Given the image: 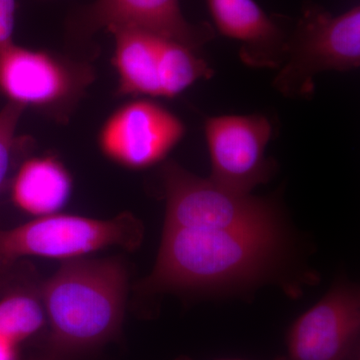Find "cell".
I'll use <instances>...</instances> for the list:
<instances>
[{
  "mask_svg": "<svg viewBox=\"0 0 360 360\" xmlns=\"http://www.w3.org/2000/svg\"><path fill=\"white\" fill-rule=\"evenodd\" d=\"M360 298L340 284L288 331V360H359Z\"/></svg>",
  "mask_w": 360,
  "mask_h": 360,
  "instance_id": "cell-10",
  "label": "cell"
},
{
  "mask_svg": "<svg viewBox=\"0 0 360 360\" xmlns=\"http://www.w3.org/2000/svg\"><path fill=\"white\" fill-rule=\"evenodd\" d=\"M46 319L41 300L30 293H13L0 300V335L20 345L41 330Z\"/></svg>",
  "mask_w": 360,
  "mask_h": 360,
  "instance_id": "cell-15",
  "label": "cell"
},
{
  "mask_svg": "<svg viewBox=\"0 0 360 360\" xmlns=\"http://www.w3.org/2000/svg\"><path fill=\"white\" fill-rule=\"evenodd\" d=\"M143 238V226L129 212L110 219L52 214L0 231V269L21 257L70 260L120 246L132 250Z\"/></svg>",
  "mask_w": 360,
  "mask_h": 360,
  "instance_id": "cell-4",
  "label": "cell"
},
{
  "mask_svg": "<svg viewBox=\"0 0 360 360\" xmlns=\"http://www.w3.org/2000/svg\"><path fill=\"white\" fill-rule=\"evenodd\" d=\"M215 27L240 42L239 58L255 68L279 70L291 30L283 16L269 15L255 0H206Z\"/></svg>",
  "mask_w": 360,
  "mask_h": 360,
  "instance_id": "cell-11",
  "label": "cell"
},
{
  "mask_svg": "<svg viewBox=\"0 0 360 360\" xmlns=\"http://www.w3.org/2000/svg\"><path fill=\"white\" fill-rule=\"evenodd\" d=\"M18 0H0V49L13 44Z\"/></svg>",
  "mask_w": 360,
  "mask_h": 360,
  "instance_id": "cell-17",
  "label": "cell"
},
{
  "mask_svg": "<svg viewBox=\"0 0 360 360\" xmlns=\"http://www.w3.org/2000/svg\"><path fill=\"white\" fill-rule=\"evenodd\" d=\"M196 49L162 37L160 46V97L174 98L200 79L212 77L213 70Z\"/></svg>",
  "mask_w": 360,
  "mask_h": 360,
  "instance_id": "cell-14",
  "label": "cell"
},
{
  "mask_svg": "<svg viewBox=\"0 0 360 360\" xmlns=\"http://www.w3.org/2000/svg\"><path fill=\"white\" fill-rule=\"evenodd\" d=\"M167 227L207 231L278 229L276 212L267 201L234 193L201 179L175 162L161 169Z\"/></svg>",
  "mask_w": 360,
  "mask_h": 360,
  "instance_id": "cell-6",
  "label": "cell"
},
{
  "mask_svg": "<svg viewBox=\"0 0 360 360\" xmlns=\"http://www.w3.org/2000/svg\"><path fill=\"white\" fill-rule=\"evenodd\" d=\"M127 283L120 259L65 260L40 291L52 354L78 356L115 340L122 330Z\"/></svg>",
  "mask_w": 360,
  "mask_h": 360,
  "instance_id": "cell-1",
  "label": "cell"
},
{
  "mask_svg": "<svg viewBox=\"0 0 360 360\" xmlns=\"http://www.w3.org/2000/svg\"><path fill=\"white\" fill-rule=\"evenodd\" d=\"M360 65V6L335 15L316 4H307L291 28L288 54L274 77L283 96L309 99L314 78L326 71H349Z\"/></svg>",
  "mask_w": 360,
  "mask_h": 360,
  "instance_id": "cell-3",
  "label": "cell"
},
{
  "mask_svg": "<svg viewBox=\"0 0 360 360\" xmlns=\"http://www.w3.org/2000/svg\"><path fill=\"white\" fill-rule=\"evenodd\" d=\"M25 108L8 103L0 111V193L16 161L27 155L33 141L18 134V122Z\"/></svg>",
  "mask_w": 360,
  "mask_h": 360,
  "instance_id": "cell-16",
  "label": "cell"
},
{
  "mask_svg": "<svg viewBox=\"0 0 360 360\" xmlns=\"http://www.w3.org/2000/svg\"><path fill=\"white\" fill-rule=\"evenodd\" d=\"M187 360H189V359H187ZM226 360H238V359H226ZM276 360H288V359H276Z\"/></svg>",
  "mask_w": 360,
  "mask_h": 360,
  "instance_id": "cell-19",
  "label": "cell"
},
{
  "mask_svg": "<svg viewBox=\"0 0 360 360\" xmlns=\"http://www.w3.org/2000/svg\"><path fill=\"white\" fill-rule=\"evenodd\" d=\"M205 132L214 184L250 194L269 181L274 168L265 156L272 127L262 115H221L208 118Z\"/></svg>",
  "mask_w": 360,
  "mask_h": 360,
  "instance_id": "cell-7",
  "label": "cell"
},
{
  "mask_svg": "<svg viewBox=\"0 0 360 360\" xmlns=\"http://www.w3.org/2000/svg\"><path fill=\"white\" fill-rule=\"evenodd\" d=\"M89 63L11 44L0 49V92L8 103L70 120L94 80Z\"/></svg>",
  "mask_w": 360,
  "mask_h": 360,
  "instance_id": "cell-5",
  "label": "cell"
},
{
  "mask_svg": "<svg viewBox=\"0 0 360 360\" xmlns=\"http://www.w3.org/2000/svg\"><path fill=\"white\" fill-rule=\"evenodd\" d=\"M72 177L54 156L25 158L11 184V198L21 212L42 217L56 214L70 200Z\"/></svg>",
  "mask_w": 360,
  "mask_h": 360,
  "instance_id": "cell-12",
  "label": "cell"
},
{
  "mask_svg": "<svg viewBox=\"0 0 360 360\" xmlns=\"http://www.w3.org/2000/svg\"><path fill=\"white\" fill-rule=\"evenodd\" d=\"M179 360H187V359H179Z\"/></svg>",
  "mask_w": 360,
  "mask_h": 360,
  "instance_id": "cell-20",
  "label": "cell"
},
{
  "mask_svg": "<svg viewBox=\"0 0 360 360\" xmlns=\"http://www.w3.org/2000/svg\"><path fill=\"white\" fill-rule=\"evenodd\" d=\"M184 123L160 104L139 99L123 104L104 122L98 146L108 160L144 169L165 160L184 137Z\"/></svg>",
  "mask_w": 360,
  "mask_h": 360,
  "instance_id": "cell-8",
  "label": "cell"
},
{
  "mask_svg": "<svg viewBox=\"0 0 360 360\" xmlns=\"http://www.w3.org/2000/svg\"><path fill=\"white\" fill-rule=\"evenodd\" d=\"M279 229L207 231L165 226L143 293L206 290L253 281L274 264Z\"/></svg>",
  "mask_w": 360,
  "mask_h": 360,
  "instance_id": "cell-2",
  "label": "cell"
},
{
  "mask_svg": "<svg viewBox=\"0 0 360 360\" xmlns=\"http://www.w3.org/2000/svg\"><path fill=\"white\" fill-rule=\"evenodd\" d=\"M108 32L115 37L112 63L117 72L118 96H160L158 65L162 37L132 28Z\"/></svg>",
  "mask_w": 360,
  "mask_h": 360,
  "instance_id": "cell-13",
  "label": "cell"
},
{
  "mask_svg": "<svg viewBox=\"0 0 360 360\" xmlns=\"http://www.w3.org/2000/svg\"><path fill=\"white\" fill-rule=\"evenodd\" d=\"M0 360H18V345L0 335Z\"/></svg>",
  "mask_w": 360,
  "mask_h": 360,
  "instance_id": "cell-18",
  "label": "cell"
},
{
  "mask_svg": "<svg viewBox=\"0 0 360 360\" xmlns=\"http://www.w3.org/2000/svg\"><path fill=\"white\" fill-rule=\"evenodd\" d=\"M112 28L142 30L193 49L215 37L210 23L186 20L179 0H96L68 20V32L75 39H87L99 30Z\"/></svg>",
  "mask_w": 360,
  "mask_h": 360,
  "instance_id": "cell-9",
  "label": "cell"
}]
</instances>
